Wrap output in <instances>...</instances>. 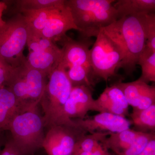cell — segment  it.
Instances as JSON below:
<instances>
[{
  "label": "cell",
  "mask_w": 155,
  "mask_h": 155,
  "mask_svg": "<svg viewBox=\"0 0 155 155\" xmlns=\"http://www.w3.org/2000/svg\"><path fill=\"white\" fill-rule=\"evenodd\" d=\"M144 14L121 17L102 29L122 49L123 59L119 69L122 68L127 75H132L135 71L139 57L145 47L146 39L143 26Z\"/></svg>",
  "instance_id": "obj_1"
},
{
  "label": "cell",
  "mask_w": 155,
  "mask_h": 155,
  "mask_svg": "<svg viewBox=\"0 0 155 155\" xmlns=\"http://www.w3.org/2000/svg\"><path fill=\"white\" fill-rule=\"evenodd\" d=\"M113 0H66L81 38L97 36L119 19Z\"/></svg>",
  "instance_id": "obj_2"
},
{
  "label": "cell",
  "mask_w": 155,
  "mask_h": 155,
  "mask_svg": "<svg viewBox=\"0 0 155 155\" xmlns=\"http://www.w3.org/2000/svg\"><path fill=\"white\" fill-rule=\"evenodd\" d=\"M48 75L31 68L25 61L13 68L5 84L14 94L20 113L38 107Z\"/></svg>",
  "instance_id": "obj_3"
},
{
  "label": "cell",
  "mask_w": 155,
  "mask_h": 155,
  "mask_svg": "<svg viewBox=\"0 0 155 155\" xmlns=\"http://www.w3.org/2000/svg\"><path fill=\"white\" fill-rule=\"evenodd\" d=\"M49 80L39 105L42 109L45 128L56 125L75 126L64 118V106L72 87L67 69L58 64L48 75Z\"/></svg>",
  "instance_id": "obj_4"
},
{
  "label": "cell",
  "mask_w": 155,
  "mask_h": 155,
  "mask_svg": "<svg viewBox=\"0 0 155 155\" xmlns=\"http://www.w3.org/2000/svg\"><path fill=\"white\" fill-rule=\"evenodd\" d=\"M43 116L38 107L17 114L11 121V138L23 155H34L40 149L45 135Z\"/></svg>",
  "instance_id": "obj_5"
},
{
  "label": "cell",
  "mask_w": 155,
  "mask_h": 155,
  "mask_svg": "<svg viewBox=\"0 0 155 155\" xmlns=\"http://www.w3.org/2000/svg\"><path fill=\"white\" fill-rule=\"evenodd\" d=\"M29 29L24 17L15 14L0 28V58L12 67H17L25 61L23 54L27 45Z\"/></svg>",
  "instance_id": "obj_6"
},
{
  "label": "cell",
  "mask_w": 155,
  "mask_h": 155,
  "mask_svg": "<svg viewBox=\"0 0 155 155\" xmlns=\"http://www.w3.org/2000/svg\"><path fill=\"white\" fill-rule=\"evenodd\" d=\"M123 57L119 45L101 29L89 51L90 63L97 79L107 81L116 76Z\"/></svg>",
  "instance_id": "obj_7"
},
{
  "label": "cell",
  "mask_w": 155,
  "mask_h": 155,
  "mask_svg": "<svg viewBox=\"0 0 155 155\" xmlns=\"http://www.w3.org/2000/svg\"><path fill=\"white\" fill-rule=\"evenodd\" d=\"M46 129L42 148L48 155H72L76 142L87 134L77 126L56 125Z\"/></svg>",
  "instance_id": "obj_8"
},
{
  "label": "cell",
  "mask_w": 155,
  "mask_h": 155,
  "mask_svg": "<svg viewBox=\"0 0 155 155\" xmlns=\"http://www.w3.org/2000/svg\"><path fill=\"white\" fill-rule=\"evenodd\" d=\"M89 111L101 112L93 97L91 90L84 85L72 87L64 107L66 121L70 125H76L73 120L84 119Z\"/></svg>",
  "instance_id": "obj_9"
},
{
  "label": "cell",
  "mask_w": 155,
  "mask_h": 155,
  "mask_svg": "<svg viewBox=\"0 0 155 155\" xmlns=\"http://www.w3.org/2000/svg\"><path fill=\"white\" fill-rule=\"evenodd\" d=\"M73 120L86 134L121 132L129 129L131 124V121L125 117L109 113H101L87 119Z\"/></svg>",
  "instance_id": "obj_10"
},
{
  "label": "cell",
  "mask_w": 155,
  "mask_h": 155,
  "mask_svg": "<svg viewBox=\"0 0 155 155\" xmlns=\"http://www.w3.org/2000/svg\"><path fill=\"white\" fill-rule=\"evenodd\" d=\"M90 39H72L67 35L59 42L62 46V53L59 64L65 69L72 66L91 67L89 60Z\"/></svg>",
  "instance_id": "obj_11"
},
{
  "label": "cell",
  "mask_w": 155,
  "mask_h": 155,
  "mask_svg": "<svg viewBox=\"0 0 155 155\" xmlns=\"http://www.w3.org/2000/svg\"><path fill=\"white\" fill-rule=\"evenodd\" d=\"M124 94L129 105L144 110L155 104V87L137 79L131 82L116 83Z\"/></svg>",
  "instance_id": "obj_12"
},
{
  "label": "cell",
  "mask_w": 155,
  "mask_h": 155,
  "mask_svg": "<svg viewBox=\"0 0 155 155\" xmlns=\"http://www.w3.org/2000/svg\"><path fill=\"white\" fill-rule=\"evenodd\" d=\"M71 29L78 31L70 9L65 3V5L48 21L40 35L55 42L59 41L66 35L67 31Z\"/></svg>",
  "instance_id": "obj_13"
},
{
  "label": "cell",
  "mask_w": 155,
  "mask_h": 155,
  "mask_svg": "<svg viewBox=\"0 0 155 155\" xmlns=\"http://www.w3.org/2000/svg\"><path fill=\"white\" fill-rule=\"evenodd\" d=\"M61 48L55 51H29L26 64L33 69L49 75L58 66L61 56Z\"/></svg>",
  "instance_id": "obj_14"
},
{
  "label": "cell",
  "mask_w": 155,
  "mask_h": 155,
  "mask_svg": "<svg viewBox=\"0 0 155 155\" xmlns=\"http://www.w3.org/2000/svg\"><path fill=\"white\" fill-rule=\"evenodd\" d=\"M20 113L16 97L7 87H0V134L8 130L11 121Z\"/></svg>",
  "instance_id": "obj_15"
},
{
  "label": "cell",
  "mask_w": 155,
  "mask_h": 155,
  "mask_svg": "<svg viewBox=\"0 0 155 155\" xmlns=\"http://www.w3.org/2000/svg\"><path fill=\"white\" fill-rule=\"evenodd\" d=\"M141 133L129 128L121 132L110 133L101 143L108 150H112L116 155H120L130 146Z\"/></svg>",
  "instance_id": "obj_16"
},
{
  "label": "cell",
  "mask_w": 155,
  "mask_h": 155,
  "mask_svg": "<svg viewBox=\"0 0 155 155\" xmlns=\"http://www.w3.org/2000/svg\"><path fill=\"white\" fill-rule=\"evenodd\" d=\"M52 7L37 11H23L20 12L24 17L31 33L40 35L48 21L62 7Z\"/></svg>",
  "instance_id": "obj_17"
},
{
  "label": "cell",
  "mask_w": 155,
  "mask_h": 155,
  "mask_svg": "<svg viewBox=\"0 0 155 155\" xmlns=\"http://www.w3.org/2000/svg\"><path fill=\"white\" fill-rule=\"evenodd\" d=\"M114 3L119 19L128 15L155 13V0H119Z\"/></svg>",
  "instance_id": "obj_18"
},
{
  "label": "cell",
  "mask_w": 155,
  "mask_h": 155,
  "mask_svg": "<svg viewBox=\"0 0 155 155\" xmlns=\"http://www.w3.org/2000/svg\"><path fill=\"white\" fill-rule=\"evenodd\" d=\"M130 116L136 130L142 133H154L155 104L144 110L133 108Z\"/></svg>",
  "instance_id": "obj_19"
},
{
  "label": "cell",
  "mask_w": 155,
  "mask_h": 155,
  "mask_svg": "<svg viewBox=\"0 0 155 155\" xmlns=\"http://www.w3.org/2000/svg\"><path fill=\"white\" fill-rule=\"evenodd\" d=\"M67 74L72 87L84 85L91 90L97 80L91 67L72 66L67 70Z\"/></svg>",
  "instance_id": "obj_20"
},
{
  "label": "cell",
  "mask_w": 155,
  "mask_h": 155,
  "mask_svg": "<svg viewBox=\"0 0 155 155\" xmlns=\"http://www.w3.org/2000/svg\"><path fill=\"white\" fill-rule=\"evenodd\" d=\"M137 64L141 67L140 80L148 84L155 81V52L145 46L139 57Z\"/></svg>",
  "instance_id": "obj_21"
},
{
  "label": "cell",
  "mask_w": 155,
  "mask_h": 155,
  "mask_svg": "<svg viewBox=\"0 0 155 155\" xmlns=\"http://www.w3.org/2000/svg\"><path fill=\"white\" fill-rule=\"evenodd\" d=\"M11 2L17 14L23 11H37L63 5L65 0H15Z\"/></svg>",
  "instance_id": "obj_22"
},
{
  "label": "cell",
  "mask_w": 155,
  "mask_h": 155,
  "mask_svg": "<svg viewBox=\"0 0 155 155\" xmlns=\"http://www.w3.org/2000/svg\"><path fill=\"white\" fill-rule=\"evenodd\" d=\"M110 133H111L96 132L82 135L76 142L72 155L81 153L89 152L93 150Z\"/></svg>",
  "instance_id": "obj_23"
},
{
  "label": "cell",
  "mask_w": 155,
  "mask_h": 155,
  "mask_svg": "<svg viewBox=\"0 0 155 155\" xmlns=\"http://www.w3.org/2000/svg\"><path fill=\"white\" fill-rule=\"evenodd\" d=\"M27 46L29 51H55L60 48L54 42L41 35L31 33L30 31Z\"/></svg>",
  "instance_id": "obj_24"
},
{
  "label": "cell",
  "mask_w": 155,
  "mask_h": 155,
  "mask_svg": "<svg viewBox=\"0 0 155 155\" xmlns=\"http://www.w3.org/2000/svg\"><path fill=\"white\" fill-rule=\"evenodd\" d=\"M143 26L146 39L145 46L155 52V13L146 14L143 15Z\"/></svg>",
  "instance_id": "obj_25"
},
{
  "label": "cell",
  "mask_w": 155,
  "mask_h": 155,
  "mask_svg": "<svg viewBox=\"0 0 155 155\" xmlns=\"http://www.w3.org/2000/svg\"><path fill=\"white\" fill-rule=\"evenodd\" d=\"M108 97V99L114 105L122 108L126 112H128L129 104L122 90L115 84L110 87H107L104 91Z\"/></svg>",
  "instance_id": "obj_26"
},
{
  "label": "cell",
  "mask_w": 155,
  "mask_h": 155,
  "mask_svg": "<svg viewBox=\"0 0 155 155\" xmlns=\"http://www.w3.org/2000/svg\"><path fill=\"white\" fill-rule=\"evenodd\" d=\"M154 138L155 133H141L130 146L120 155H138L144 149L149 142Z\"/></svg>",
  "instance_id": "obj_27"
},
{
  "label": "cell",
  "mask_w": 155,
  "mask_h": 155,
  "mask_svg": "<svg viewBox=\"0 0 155 155\" xmlns=\"http://www.w3.org/2000/svg\"><path fill=\"white\" fill-rule=\"evenodd\" d=\"M13 68L0 58V87L5 85Z\"/></svg>",
  "instance_id": "obj_28"
},
{
  "label": "cell",
  "mask_w": 155,
  "mask_h": 155,
  "mask_svg": "<svg viewBox=\"0 0 155 155\" xmlns=\"http://www.w3.org/2000/svg\"><path fill=\"white\" fill-rule=\"evenodd\" d=\"M108 151L107 149L101 143L95 149L89 152L81 153L74 155H111Z\"/></svg>",
  "instance_id": "obj_29"
},
{
  "label": "cell",
  "mask_w": 155,
  "mask_h": 155,
  "mask_svg": "<svg viewBox=\"0 0 155 155\" xmlns=\"http://www.w3.org/2000/svg\"><path fill=\"white\" fill-rule=\"evenodd\" d=\"M138 155H155V138L151 140L144 149Z\"/></svg>",
  "instance_id": "obj_30"
},
{
  "label": "cell",
  "mask_w": 155,
  "mask_h": 155,
  "mask_svg": "<svg viewBox=\"0 0 155 155\" xmlns=\"http://www.w3.org/2000/svg\"><path fill=\"white\" fill-rule=\"evenodd\" d=\"M8 5L5 1L0 2V28L5 25L6 21L3 20V14L8 9Z\"/></svg>",
  "instance_id": "obj_31"
},
{
  "label": "cell",
  "mask_w": 155,
  "mask_h": 155,
  "mask_svg": "<svg viewBox=\"0 0 155 155\" xmlns=\"http://www.w3.org/2000/svg\"><path fill=\"white\" fill-rule=\"evenodd\" d=\"M6 141H5L4 138V135L3 134H0V152L2 150V149L4 147Z\"/></svg>",
  "instance_id": "obj_32"
},
{
  "label": "cell",
  "mask_w": 155,
  "mask_h": 155,
  "mask_svg": "<svg viewBox=\"0 0 155 155\" xmlns=\"http://www.w3.org/2000/svg\"><path fill=\"white\" fill-rule=\"evenodd\" d=\"M111 155H112V154H111Z\"/></svg>",
  "instance_id": "obj_33"
},
{
  "label": "cell",
  "mask_w": 155,
  "mask_h": 155,
  "mask_svg": "<svg viewBox=\"0 0 155 155\" xmlns=\"http://www.w3.org/2000/svg\"><path fill=\"white\" fill-rule=\"evenodd\" d=\"M34 155H35V154Z\"/></svg>",
  "instance_id": "obj_34"
}]
</instances>
